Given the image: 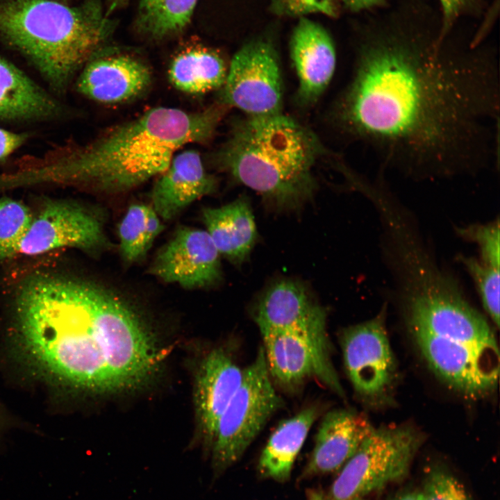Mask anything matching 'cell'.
Returning <instances> with one entry per match:
<instances>
[{"instance_id":"cell-1","label":"cell","mask_w":500,"mask_h":500,"mask_svg":"<svg viewBox=\"0 0 500 500\" xmlns=\"http://www.w3.org/2000/svg\"><path fill=\"white\" fill-rule=\"evenodd\" d=\"M444 39L411 28L372 31L335 107L344 133L416 181L472 176L499 160L494 56Z\"/></svg>"},{"instance_id":"cell-2","label":"cell","mask_w":500,"mask_h":500,"mask_svg":"<svg viewBox=\"0 0 500 500\" xmlns=\"http://www.w3.org/2000/svg\"><path fill=\"white\" fill-rule=\"evenodd\" d=\"M17 348L43 378L88 392L143 383L158 355L134 312L110 290L88 281L40 275L19 289Z\"/></svg>"},{"instance_id":"cell-3","label":"cell","mask_w":500,"mask_h":500,"mask_svg":"<svg viewBox=\"0 0 500 500\" xmlns=\"http://www.w3.org/2000/svg\"><path fill=\"white\" fill-rule=\"evenodd\" d=\"M154 107L49 164L22 173L24 184L59 182L104 194L135 189L160 175L178 150L212 137L226 110Z\"/></svg>"},{"instance_id":"cell-4","label":"cell","mask_w":500,"mask_h":500,"mask_svg":"<svg viewBox=\"0 0 500 500\" xmlns=\"http://www.w3.org/2000/svg\"><path fill=\"white\" fill-rule=\"evenodd\" d=\"M328 156L317 135L283 112L233 123L215 160L238 182L278 210H295L314 197L315 170Z\"/></svg>"},{"instance_id":"cell-5","label":"cell","mask_w":500,"mask_h":500,"mask_svg":"<svg viewBox=\"0 0 500 500\" xmlns=\"http://www.w3.org/2000/svg\"><path fill=\"white\" fill-rule=\"evenodd\" d=\"M107 29L90 2L0 0V36L29 60L56 91L94 55Z\"/></svg>"},{"instance_id":"cell-6","label":"cell","mask_w":500,"mask_h":500,"mask_svg":"<svg viewBox=\"0 0 500 500\" xmlns=\"http://www.w3.org/2000/svg\"><path fill=\"white\" fill-rule=\"evenodd\" d=\"M281 406L261 347L218 422L210 446L216 473L239 460Z\"/></svg>"},{"instance_id":"cell-7","label":"cell","mask_w":500,"mask_h":500,"mask_svg":"<svg viewBox=\"0 0 500 500\" xmlns=\"http://www.w3.org/2000/svg\"><path fill=\"white\" fill-rule=\"evenodd\" d=\"M422 441L410 427L374 428L342 466L327 494L337 500L365 499L402 480Z\"/></svg>"},{"instance_id":"cell-8","label":"cell","mask_w":500,"mask_h":500,"mask_svg":"<svg viewBox=\"0 0 500 500\" xmlns=\"http://www.w3.org/2000/svg\"><path fill=\"white\" fill-rule=\"evenodd\" d=\"M220 89L219 103L247 116L282 112L283 79L273 44L257 39L243 45L233 56Z\"/></svg>"},{"instance_id":"cell-9","label":"cell","mask_w":500,"mask_h":500,"mask_svg":"<svg viewBox=\"0 0 500 500\" xmlns=\"http://www.w3.org/2000/svg\"><path fill=\"white\" fill-rule=\"evenodd\" d=\"M385 317V306L376 317L344 329L341 337L350 381L358 394L371 399L385 395L396 372Z\"/></svg>"},{"instance_id":"cell-10","label":"cell","mask_w":500,"mask_h":500,"mask_svg":"<svg viewBox=\"0 0 500 500\" xmlns=\"http://www.w3.org/2000/svg\"><path fill=\"white\" fill-rule=\"evenodd\" d=\"M109 247L97 217L77 205L56 201L47 205L33 219L17 253L35 256L62 247L99 253Z\"/></svg>"},{"instance_id":"cell-11","label":"cell","mask_w":500,"mask_h":500,"mask_svg":"<svg viewBox=\"0 0 500 500\" xmlns=\"http://www.w3.org/2000/svg\"><path fill=\"white\" fill-rule=\"evenodd\" d=\"M219 256L206 230L182 226L158 251L149 273L184 289L207 288L222 278Z\"/></svg>"},{"instance_id":"cell-12","label":"cell","mask_w":500,"mask_h":500,"mask_svg":"<svg viewBox=\"0 0 500 500\" xmlns=\"http://www.w3.org/2000/svg\"><path fill=\"white\" fill-rule=\"evenodd\" d=\"M260 333L269 374L281 385L293 388L315 376L339 395H344L328 353L295 331Z\"/></svg>"},{"instance_id":"cell-13","label":"cell","mask_w":500,"mask_h":500,"mask_svg":"<svg viewBox=\"0 0 500 500\" xmlns=\"http://www.w3.org/2000/svg\"><path fill=\"white\" fill-rule=\"evenodd\" d=\"M255 320L260 332L295 331L319 348L329 350L326 312L298 283L283 280L272 285L257 304Z\"/></svg>"},{"instance_id":"cell-14","label":"cell","mask_w":500,"mask_h":500,"mask_svg":"<svg viewBox=\"0 0 500 500\" xmlns=\"http://www.w3.org/2000/svg\"><path fill=\"white\" fill-rule=\"evenodd\" d=\"M149 67L128 55L94 56L84 65L76 82V90L94 101L121 103L133 100L149 88Z\"/></svg>"},{"instance_id":"cell-15","label":"cell","mask_w":500,"mask_h":500,"mask_svg":"<svg viewBox=\"0 0 500 500\" xmlns=\"http://www.w3.org/2000/svg\"><path fill=\"white\" fill-rule=\"evenodd\" d=\"M290 56L299 81L297 97L303 105L315 103L330 83L336 66L335 49L319 24L301 17L290 43Z\"/></svg>"},{"instance_id":"cell-16","label":"cell","mask_w":500,"mask_h":500,"mask_svg":"<svg viewBox=\"0 0 500 500\" xmlns=\"http://www.w3.org/2000/svg\"><path fill=\"white\" fill-rule=\"evenodd\" d=\"M154 184L151 207L161 219H174L196 200L217 188L215 177L207 172L195 149L177 152Z\"/></svg>"},{"instance_id":"cell-17","label":"cell","mask_w":500,"mask_h":500,"mask_svg":"<svg viewBox=\"0 0 500 500\" xmlns=\"http://www.w3.org/2000/svg\"><path fill=\"white\" fill-rule=\"evenodd\" d=\"M242 374L243 369L222 349L210 351L201 363L195 382V410L200 432L209 447Z\"/></svg>"},{"instance_id":"cell-18","label":"cell","mask_w":500,"mask_h":500,"mask_svg":"<svg viewBox=\"0 0 500 500\" xmlns=\"http://www.w3.org/2000/svg\"><path fill=\"white\" fill-rule=\"evenodd\" d=\"M374 428L365 416L356 412L339 409L328 412L319 426L304 476L341 469Z\"/></svg>"},{"instance_id":"cell-19","label":"cell","mask_w":500,"mask_h":500,"mask_svg":"<svg viewBox=\"0 0 500 500\" xmlns=\"http://www.w3.org/2000/svg\"><path fill=\"white\" fill-rule=\"evenodd\" d=\"M202 221L220 255L240 264L249 256L257 237L254 217L244 197L217 208H205Z\"/></svg>"},{"instance_id":"cell-20","label":"cell","mask_w":500,"mask_h":500,"mask_svg":"<svg viewBox=\"0 0 500 500\" xmlns=\"http://www.w3.org/2000/svg\"><path fill=\"white\" fill-rule=\"evenodd\" d=\"M60 111L53 97L0 56V119H45L56 117Z\"/></svg>"},{"instance_id":"cell-21","label":"cell","mask_w":500,"mask_h":500,"mask_svg":"<svg viewBox=\"0 0 500 500\" xmlns=\"http://www.w3.org/2000/svg\"><path fill=\"white\" fill-rule=\"evenodd\" d=\"M317 413V409L310 406L281 422L270 435L258 460V471L262 476L278 482L290 478L295 459Z\"/></svg>"},{"instance_id":"cell-22","label":"cell","mask_w":500,"mask_h":500,"mask_svg":"<svg viewBox=\"0 0 500 500\" xmlns=\"http://www.w3.org/2000/svg\"><path fill=\"white\" fill-rule=\"evenodd\" d=\"M227 72L224 59L214 51L194 47L174 58L168 78L178 90L189 94H203L220 89Z\"/></svg>"},{"instance_id":"cell-23","label":"cell","mask_w":500,"mask_h":500,"mask_svg":"<svg viewBox=\"0 0 500 500\" xmlns=\"http://www.w3.org/2000/svg\"><path fill=\"white\" fill-rule=\"evenodd\" d=\"M164 228L151 206L136 203L126 212L118 226L120 255L127 263L143 258Z\"/></svg>"},{"instance_id":"cell-24","label":"cell","mask_w":500,"mask_h":500,"mask_svg":"<svg viewBox=\"0 0 500 500\" xmlns=\"http://www.w3.org/2000/svg\"><path fill=\"white\" fill-rule=\"evenodd\" d=\"M198 0H140L139 24L156 38L178 33L190 22Z\"/></svg>"},{"instance_id":"cell-25","label":"cell","mask_w":500,"mask_h":500,"mask_svg":"<svg viewBox=\"0 0 500 500\" xmlns=\"http://www.w3.org/2000/svg\"><path fill=\"white\" fill-rule=\"evenodd\" d=\"M476 288L484 310L497 327L499 326L500 267L474 256H458Z\"/></svg>"},{"instance_id":"cell-26","label":"cell","mask_w":500,"mask_h":500,"mask_svg":"<svg viewBox=\"0 0 500 500\" xmlns=\"http://www.w3.org/2000/svg\"><path fill=\"white\" fill-rule=\"evenodd\" d=\"M32 220L30 210L22 202L0 199V261L17 254Z\"/></svg>"},{"instance_id":"cell-27","label":"cell","mask_w":500,"mask_h":500,"mask_svg":"<svg viewBox=\"0 0 500 500\" xmlns=\"http://www.w3.org/2000/svg\"><path fill=\"white\" fill-rule=\"evenodd\" d=\"M456 234L478 247V257L483 262L500 267L499 218L487 222L456 227Z\"/></svg>"},{"instance_id":"cell-28","label":"cell","mask_w":500,"mask_h":500,"mask_svg":"<svg viewBox=\"0 0 500 500\" xmlns=\"http://www.w3.org/2000/svg\"><path fill=\"white\" fill-rule=\"evenodd\" d=\"M420 492L422 500H472L459 480L440 465L428 467Z\"/></svg>"},{"instance_id":"cell-29","label":"cell","mask_w":500,"mask_h":500,"mask_svg":"<svg viewBox=\"0 0 500 500\" xmlns=\"http://www.w3.org/2000/svg\"><path fill=\"white\" fill-rule=\"evenodd\" d=\"M272 11L285 16H303L322 13L334 17L337 9L333 0H272Z\"/></svg>"},{"instance_id":"cell-30","label":"cell","mask_w":500,"mask_h":500,"mask_svg":"<svg viewBox=\"0 0 500 500\" xmlns=\"http://www.w3.org/2000/svg\"><path fill=\"white\" fill-rule=\"evenodd\" d=\"M443 11V25L440 35L445 37L456 19L461 13L477 6L478 0H440Z\"/></svg>"},{"instance_id":"cell-31","label":"cell","mask_w":500,"mask_h":500,"mask_svg":"<svg viewBox=\"0 0 500 500\" xmlns=\"http://www.w3.org/2000/svg\"><path fill=\"white\" fill-rule=\"evenodd\" d=\"M25 133L12 132L0 128V162L5 161L10 154L27 140Z\"/></svg>"},{"instance_id":"cell-32","label":"cell","mask_w":500,"mask_h":500,"mask_svg":"<svg viewBox=\"0 0 500 500\" xmlns=\"http://www.w3.org/2000/svg\"><path fill=\"white\" fill-rule=\"evenodd\" d=\"M346 7L353 11L382 4L385 0H340Z\"/></svg>"},{"instance_id":"cell-33","label":"cell","mask_w":500,"mask_h":500,"mask_svg":"<svg viewBox=\"0 0 500 500\" xmlns=\"http://www.w3.org/2000/svg\"><path fill=\"white\" fill-rule=\"evenodd\" d=\"M393 500H422L420 490H412L402 493Z\"/></svg>"},{"instance_id":"cell-34","label":"cell","mask_w":500,"mask_h":500,"mask_svg":"<svg viewBox=\"0 0 500 500\" xmlns=\"http://www.w3.org/2000/svg\"><path fill=\"white\" fill-rule=\"evenodd\" d=\"M308 497H309V500H337V499L331 498L327 494H325L322 492H317V491H311L310 492V494H308ZM347 500H365V499L358 498V499H347Z\"/></svg>"},{"instance_id":"cell-35","label":"cell","mask_w":500,"mask_h":500,"mask_svg":"<svg viewBox=\"0 0 500 500\" xmlns=\"http://www.w3.org/2000/svg\"><path fill=\"white\" fill-rule=\"evenodd\" d=\"M128 0H110V10H112L115 8L123 6Z\"/></svg>"},{"instance_id":"cell-36","label":"cell","mask_w":500,"mask_h":500,"mask_svg":"<svg viewBox=\"0 0 500 500\" xmlns=\"http://www.w3.org/2000/svg\"><path fill=\"white\" fill-rule=\"evenodd\" d=\"M58 1H62V2H65V3H66V0H58Z\"/></svg>"}]
</instances>
